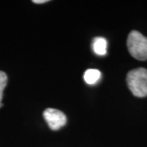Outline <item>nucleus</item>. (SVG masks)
Returning <instances> with one entry per match:
<instances>
[{
	"instance_id": "nucleus-1",
	"label": "nucleus",
	"mask_w": 147,
	"mask_h": 147,
	"mask_svg": "<svg viewBox=\"0 0 147 147\" xmlns=\"http://www.w3.org/2000/svg\"><path fill=\"white\" fill-rule=\"evenodd\" d=\"M127 84L131 93L137 97L147 96V69H134L127 75Z\"/></svg>"
},
{
	"instance_id": "nucleus-2",
	"label": "nucleus",
	"mask_w": 147,
	"mask_h": 147,
	"mask_svg": "<svg viewBox=\"0 0 147 147\" xmlns=\"http://www.w3.org/2000/svg\"><path fill=\"white\" fill-rule=\"evenodd\" d=\"M128 52L139 61L147 60V38L137 30H132L127 40Z\"/></svg>"
},
{
	"instance_id": "nucleus-3",
	"label": "nucleus",
	"mask_w": 147,
	"mask_h": 147,
	"mask_svg": "<svg viewBox=\"0 0 147 147\" xmlns=\"http://www.w3.org/2000/svg\"><path fill=\"white\" fill-rule=\"evenodd\" d=\"M43 117L49 127L53 130H58L65 125L67 119L63 112L53 108H47L43 112Z\"/></svg>"
},
{
	"instance_id": "nucleus-4",
	"label": "nucleus",
	"mask_w": 147,
	"mask_h": 147,
	"mask_svg": "<svg viewBox=\"0 0 147 147\" xmlns=\"http://www.w3.org/2000/svg\"><path fill=\"white\" fill-rule=\"evenodd\" d=\"M92 50L98 56H105L107 53V41L105 38H95L92 42Z\"/></svg>"
},
{
	"instance_id": "nucleus-5",
	"label": "nucleus",
	"mask_w": 147,
	"mask_h": 147,
	"mask_svg": "<svg viewBox=\"0 0 147 147\" xmlns=\"http://www.w3.org/2000/svg\"><path fill=\"white\" fill-rule=\"evenodd\" d=\"M101 78V73L98 69H89L85 71L84 79L88 84L92 85L96 84Z\"/></svg>"
},
{
	"instance_id": "nucleus-6",
	"label": "nucleus",
	"mask_w": 147,
	"mask_h": 147,
	"mask_svg": "<svg viewBox=\"0 0 147 147\" xmlns=\"http://www.w3.org/2000/svg\"><path fill=\"white\" fill-rule=\"evenodd\" d=\"M7 84V76L3 71H0V107L3 106L2 100H3V93Z\"/></svg>"
},
{
	"instance_id": "nucleus-7",
	"label": "nucleus",
	"mask_w": 147,
	"mask_h": 147,
	"mask_svg": "<svg viewBox=\"0 0 147 147\" xmlns=\"http://www.w3.org/2000/svg\"><path fill=\"white\" fill-rule=\"evenodd\" d=\"M48 0H34L33 3H38V4H40V3H47Z\"/></svg>"
}]
</instances>
